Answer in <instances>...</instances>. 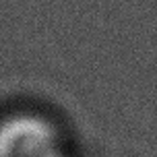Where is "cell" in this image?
<instances>
[{
  "label": "cell",
  "instance_id": "obj_1",
  "mask_svg": "<svg viewBox=\"0 0 157 157\" xmlns=\"http://www.w3.org/2000/svg\"><path fill=\"white\" fill-rule=\"evenodd\" d=\"M0 157H66L52 120L35 112H17L0 120Z\"/></svg>",
  "mask_w": 157,
  "mask_h": 157
}]
</instances>
